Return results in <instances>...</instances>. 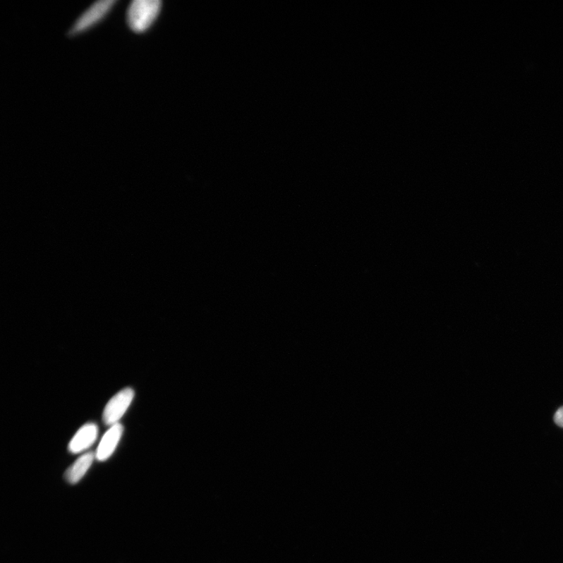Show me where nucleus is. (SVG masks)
Returning a JSON list of instances; mask_svg holds the SVG:
<instances>
[{
  "instance_id": "obj_1",
  "label": "nucleus",
  "mask_w": 563,
  "mask_h": 563,
  "mask_svg": "<svg viewBox=\"0 0 563 563\" xmlns=\"http://www.w3.org/2000/svg\"><path fill=\"white\" fill-rule=\"evenodd\" d=\"M161 7L159 0H135L128 9L129 27L135 32H145L154 23Z\"/></svg>"
},
{
  "instance_id": "obj_2",
  "label": "nucleus",
  "mask_w": 563,
  "mask_h": 563,
  "mask_svg": "<svg viewBox=\"0 0 563 563\" xmlns=\"http://www.w3.org/2000/svg\"><path fill=\"white\" fill-rule=\"evenodd\" d=\"M135 396L134 389L126 387L115 394L108 401L103 413V422L106 425H112L119 423V420L125 415L126 411L131 405Z\"/></svg>"
},
{
  "instance_id": "obj_6",
  "label": "nucleus",
  "mask_w": 563,
  "mask_h": 563,
  "mask_svg": "<svg viewBox=\"0 0 563 563\" xmlns=\"http://www.w3.org/2000/svg\"><path fill=\"white\" fill-rule=\"evenodd\" d=\"M96 459V453L89 452L83 454L79 457L73 464H72L65 472L64 478L71 483V485H75V483L80 481L85 474L87 473L89 468L93 463V460Z\"/></svg>"
},
{
  "instance_id": "obj_7",
  "label": "nucleus",
  "mask_w": 563,
  "mask_h": 563,
  "mask_svg": "<svg viewBox=\"0 0 563 563\" xmlns=\"http://www.w3.org/2000/svg\"><path fill=\"white\" fill-rule=\"evenodd\" d=\"M554 421L559 427L563 428V406L559 408L557 413H555Z\"/></svg>"
},
{
  "instance_id": "obj_4",
  "label": "nucleus",
  "mask_w": 563,
  "mask_h": 563,
  "mask_svg": "<svg viewBox=\"0 0 563 563\" xmlns=\"http://www.w3.org/2000/svg\"><path fill=\"white\" fill-rule=\"evenodd\" d=\"M123 425L117 423L105 432L96 452V459L98 461H104L112 456L123 435Z\"/></svg>"
},
{
  "instance_id": "obj_5",
  "label": "nucleus",
  "mask_w": 563,
  "mask_h": 563,
  "mask_svg": "<svg viewBox=\"0 0 563 563\" xmlns=\"http://www.w3.org/2000/svg\"><path fill=\"white\" fill-rule=\"evenodd\" d=\"M98 437V427L95 423H87L78 430L71 439L68 449L72 454H78L90 449Z\"/></svg>"
},
{
  "instance_id": "obj_3",
  "label": "nucleus",
  "mask_w": 563,
  "mask_h": 563,
  "mask_svg": "<svg viewBox=\"0 0 563 563\" xmlns=\"http://www.w3.org/2000/svg\"><path fill=\"white\" fill-rule=\"evenodd\" d=\"M115 1L114 0H103L93 4L90 8L85 11L83 16L78 18L73 28L71 30V33L76 34L88 30L91 26L95 25L111 9Z\"/></svg>"
}]
</instances>
